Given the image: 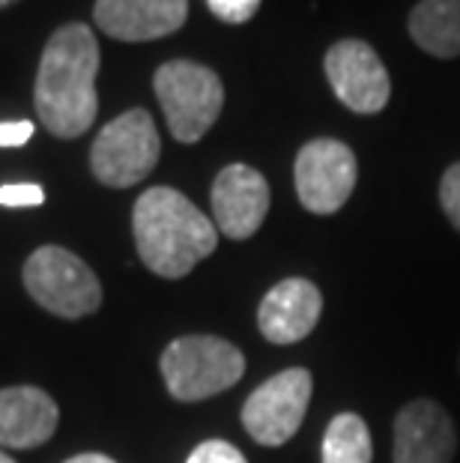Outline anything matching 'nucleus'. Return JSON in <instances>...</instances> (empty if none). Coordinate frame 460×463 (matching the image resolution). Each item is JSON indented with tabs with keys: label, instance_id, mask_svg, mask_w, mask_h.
Returning a JSON list of instances; mask_svg holds the SVG:
<instances>
[{
	"label": "nucleus",
	"instance_id": "1",
	"mask_svg": "<svg viewBox=\"0 0 460 463\" xmlns=\"http://www.w3.org/2000/svg\"><path fill=\"white\" fill-rule=\"evenodd\" d=\"M99 63L96 33L81 22L63 24L48 39L36 72L33 105L39 123L54 137H78L96 123Z\"/></svg>",
	"mask_w": 460,
	"mask_h": 463
},
{
	"label": "nucleus",
	"instance_id": "2",
	"mask_svg": "<svg viewBox=\"0 0 460 463\" xmlns=\"http://www.w3.org/2000/svg\"><path fill=\"white\" fill-rule=\"evenodd\" d=\"M132 233L144 266L162 279H185L219 249V228L183 192L146 189L132 213Z\"/></svg>",
	"mask_w": 460,
	"mask_h": 463
},
{
	"label": "nucleus",
	"instance_id": "3",
	"mask_svg": "<svg viewBox=\"0 0 460 463\" xmlns=\"http://www.w3.org/2000/svg\"><path fill=\"white\" fill-rule=\"evenodd\" d=\"M159 368L171 398L192 403L237 386L246 373V356L215 335H185L164 347Z\"/></svg>",
	"mask_w": 460,
	"mask_h": 463
},
{
	"label": "nucleus",
	"instance_id": "4",
	"mask_svg": "<svg viewBox=\"0 0 460 463\" xmlns=\"http://www.w3.org/2000/svg\"><path fill=\"white\" fill-rule=\"evenodd\" d=\"M171 135L180 144H198L224 108V84L210 66L194 61H168L153 78Z\"/></svg>",
	"mask_w": 460,
	"mask_h": 463
},
{
	"label": "nucleus",
	"instance_id": "5",
	"mask_svg": "<svg viewBox=\"0 0 460 463\" xmlns=\"http://www.w3.org/2000/svg\"><path fill=\"white\" fill-rule=\"evenodd\" d=\"M24 288L57 317L78 320L102 305V284L78 254L61 245H42L24 263Z\"/></svg>",
	"mask_w": 460,
	"mask_h": 463
},
{
	"label": "nucleus",
	"instance_id": "6",
	"mask_svg": "<svg viewBox=\"0 0 460 463\" xmlns=\"http://www.w3.org/2000/svg\"><path fill=\"white\" fill-rule=\"evenodd\" d=\"M162 141L155 132L150 111L132 108L114 117L105 129L96 135L90 150V171L108 189H129L138 185L159 162Z\"/></svg>",
	"mask_w": 460,
	"mask_h": 463
},
{
	"label": "nucleus",
	"instance_id": "7",
	"mask_svg": "<svg viewBox=\"0 0 460 463\" xmlns=\"http://www.w3.org/2000/svg\"><path fill=\"white\" fill-rule=\"evenodd\" d=\"M311 392H314V377L308 368H287L260 383L242 403V425L249 437L269 449L293 439L308 412Z\"/></svg>",
	"mask_w": 460,
	"mask_h": 463
},
{
	"label": "nucleus",
	"instance_id": "8",
	"mask_svg": "<svg viewBox=\"0 0 460 463\" xmlns=\"http://www.w3.org/2000/svg\"><path fill=\"white\" fill-rule=\"evenodd\" d=\"M356 156L335 137H314L299 150L293 165L299 203L314 215H332L356 189Z\"/></svg>",
	"mask_w": 460,
	"mask_h": 463
},
{
	"label": "nucleus",
	"instance_id": "9",
	"mask_svg": "<svg viewBox=\"0 0 460 463\" xmlns=\"http://www.w3.org/2000/svg\"><path fill=\"white\" fill-rule=\"evenodd\" d=\"M326 78L341 105L356 114H380L389 105L391 78L380 54L361 39H341L326 52Z\"/></svg>",
	"mask_w": 460,
	"mask_h": 463
},
{
	"label": "nucleus",
	"instance_id": "10",
	"mask_svg": "<svg viewBox=\"0 0 460 463\" xmlns=\"http://www.w3.org/2000/svg\"><path fill=\"white\" fill-rule=\"evenodd\" d=\"M457 451V428L443 403L416 398L400 407L395 419L391 463H452Z\"/></svg>",
	"mask_w": 460,
	"mask_h": 463
},
{
	"label": "nucleus",
	"instance_id": "11",
	"mask_svg": "<svg viewBox=\"0 0 460 463\" xmlns=\"http://www.w3.org/2000/svg\"><path fill=\"white\" fill-rule=\"evenodd\" d=\"M212 222L228 240H249L269 213V183L251 165H228L212 183Z\"/></svg>",
	"mask_w": 460,
	"mask_h": 463
},
{
	"label": "nucleus",
	"instance_id": "12",
	"mask_svg": "<svg viewBox=\"0 0 460 463\" xmlns=\"http://www.w3.org/2000/svg\"><path fill=\"white\" fill-rule=\"evenodd\" d=\"M96 27L120 43H150L177 33L189 18V0H96Z\"/></svg>",
	"mask_w": 460,
	"mask_h": 463
},
{
	"label": "nucleus",
	"instance_id": "13",
	"mask_svg": "<svg viewBox=\"0 0 460 463\" xmlns=\"http://www.w3.org/2000/svg\"><path fill=\"white\" fill-rule=\"evenodd\" d=\"M323 314V293L308 279H284L258 308L260 335L269 344H296L314 332Z\"/></svg>",
	"mask_w": 460,
	"mask_h": 463
},
{
	"label": "nucleus",
	"instance_id": "14",
	"mask_svg": "<svg viewBox=\"0 0 460 463\" xmlns=\"http://www.w3.org/2000/svg\"><path fill=\"white\" fill-rule=\"evenodd\" d=\"M57 403L36 386L0 389V446L36 449L57 430Z\"/></svg>",
	"mask_w": 460,
	"mask_h": 463
},
{
	"label": "nucleus",
	"instance_id": "15",
	"mask_svg": "<svg viewBox=\"0 0 460 463\" xmlns=\"http://www.w3.org/2000/svg\"><path fill=\"white\" fill-rule=\"evenodd\" d=\"M409 36L434 57H460V0H422L409 15Z\"/></svg>",
	"mask_w": 460,
	"mask_h": 463
},
{
	"label": "nucleus",
	"instance_id": "16",
	"mask_svg": "<svg viewBox=\"0 0 460 463\" xmlns=\"http://www.w3.org/2000/svg\"><path fill=\"white\" fill-rule=\"evenodd\" d=\"M374 442L365 419L356 412H341L323 433V463H371Z\"/></svg>",
	"mask_w": 460,
	"mask_h": 463
},
{
	"label": "nucleus",
	"instance_id": "17",
	"mask_svg": "<svg viewBox=\"0 0 460 463\" xmlns=\"http://www.w3.org/2000/svg\"><path fill=\"white\" fill-rule=\"evenodd\" d=\"M439 206H443L446 219L452 222V228L460 231V162H455L443 174V183H439Z\"/></svg>",
	"mask_w": 460,
	"mask_h": 463
},
{
	"label": "nucleus",
	"instance_id": "18",
	"mask_svg": "<svg viewBox=\"0 0 460 463\" xmlns=\"http://www.w3.org/2000/svg\"><path fill=\"white\" fill-rule=\"evenodd\" d=\"M185 463H249L246 455L224 439H207L192 451Z\"/></svg>",
	"mask_w": 460,
	"mask_h": 463
},
{
	"label": "nucleus",
	"instance_id": "19",
	"mask_svg": "<svg viewBox=\"0 0 460 463\" xmlns=\"http://www.w3.org/2000/svg\"><path fill=\"white\" fill-rule=\"evenodd\" d=\"M263 0H207L210 13L224 24H246L254 18Z\"/></svg>",
	"mask_w": 460,
	"mask_h": 463
},
{
	"label": "nucleus",
	"instance_id": "20",
	"mask_svg": "<svg viewBox=\"0 0 460 463\" xmlns=\"http://www.w3.org/2000/svg\"><path fill=\"white\" fill-rule=\"evenodd\" d=\"M45 201L42 185L36 183H9L0 185V206H39Z\"/></svg>",
	"mask_w": 460,
	"mask_h": 463
},
{
	"label": "nucleus",
	"instance_id": "21",
	"mask_svg": "<svg viewBox=\"0 0 460 463\" xmlns=\"http://www.w3.org/2000/svg\"><path fill=\"white\" fill-rule=\"evenodd\" d=\"M33 137L31 120H9L0 123V146H22Z\"/></svg>",
	"mask_w": 460,
	"mask_h": 463
},
{
	"label": "nucleus",
	"instance_id": "22",
	"mask_svg": "<svg viewBox=\"0 0 460 463\" xmlns=\"http://www.w3.org/2000/svg\"><path fill=\"white\" fill-rule=\"evenodd\" d=\"M66 463H117V460L105 458V455H78V458H70Z\"/></svg>",
	"mask_w": 460,
	"mask_h": 463
},
{
	"label": "nucleus",
	"instance_id": "23",
	"mask_svg": "<svg viewBox=\"0 0 460 463\" xmlns=\"http://www.w3.org/2000/svg\"><path fill=\"white\" fill-rule=\"evenodd\" d=\"M0 463H15V460H13V458H6L4 451H0Z\"/></svg>",
	"mask_w": 460,
	"mask_h": 463
},
{
	"label": "nucleus",
	"instance_id": "24",
	"mask_svg": "<svg viewBox=\"0 0 460 463\" xmlns=\"http://www.w3.org/2000/svg\"><path fill=\"white\" fill-rule=\"evenodd\" d=\"M9 4H15V0H0V9H4V6H9Z\"/></svg>",
	"mask_w": 460,
	"mask_h": 463
},
{
	"label": "nucleus",
	"instance_id": "25",
	"mask_svg": "<svg viewBox=\"0 0 460 463\" xmlns=\"http://www.w3.org/2000/svg\"><path fill=\"white\" fill-rule=\"evenodd\" d=\"M457 368H460V353H457Z\"/></svg>",
	"mask_w": 460,
	"mask_h": 463
}]
</instances>
